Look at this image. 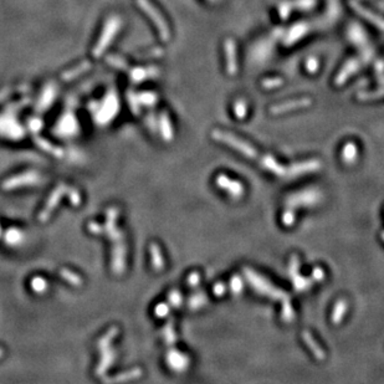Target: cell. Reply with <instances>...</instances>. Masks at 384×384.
Segmentation results:
<instances>
[{
	"label": "cell",
	"mask_w": 384,
	"mask_h": 384,
	"mask_svg": "<svg viewBox=\"0 0 384 384\" xmlns=\"http://www.w3.org/2000/svg\"><path fill=\"white\" fill-rule=\"evenodd\" d=\"M137 3H138L140 9L150 16L151 20H152L154 25L157 26L162 40H163V41H168L170 39V30L168 23L166 21L164 16L162 15L161 13H159V10L157 9L153 4H151L148 0H137Z\"/></svg>",
	"instance_id": "2"
},
{
	"label": "cell",
	"mask_w": 384,
	"mask_h": 384,
	"mask_svg": "<svg viewBox=\"0 0 384 384\" xmlns=\"http://www.w3.org/2000/svg\"><path fill=\"white\" fill-rule=\"evenodd\" d=\"M380 236H382V240L384 242V231H382V234H380Z\"/></svg>",
	"instance_id": "35"
},
{
	"label": "cell",
	"mask_w": 384,
	"mask_h": 384,
	"mask_svg": "<svg viewBox=\"0 0 384 384\" xmlns=\"http://www.w3.org/2000/svg\"><path fill=\"white\" fill-rule=\"evenodd\" d=\"M169 299H170V301L173 302V305H177V306L180 304V301H182V297H180V294H179V292H178L177 297H175L174 292H173V294H170V297H169ZM177 306H175V307H177Z\"/></svg>",
	"instance_id": "33"
},
{
	"label": "cell",
	"mask_w": 384,
	"mask_h": 384,
	"mask_svg": "<svg viewBox=\"0 0 384 384\" xmlns=\"http://www.w3.org/2000/svg\"><path fill=\"white\" fill-rule=\"evenodd\" d=\"M282 317L285 321H291L292 318H294V310H292L291 305L289 304V302H287V305H285V306H283Z\"/></svg>",
	"instance_id": "28"
},
{
	"label": "cell",
	"mask_w": 384,
	"mask_h": 384,
	"mask_svg": "<svg viewBox=\"0 0 384 384\" xmlns=\"http://www.w3.org/2000/svg\"><path fill=\"white\" fill-rule=\"evenodd\" d=\"M224 53H225V70L230 76L237 74V58H236V45L232 39L225 40L224 42Z\"/></svg>",
	"instance_id": "4"
},
{
	"label": "cell",
	"mask_w": 384,
	"mask_h": 384,
	"mask_svg": "<svg viewBox=\"0 0 384 384\" xmlns=\"http://www.w3.org/2000/svg\"><path fill=\"white\" fill-rule=\"evenodd\" d=\"M91 67V64L88 61H85L82 62V64H80L78 66L75 67V69L70 70V71H66L64 75H62V80L64 81H70V80H74L75 77L80 76V75H82L83 72H86L87 70H90Z\"/></svg>",
	"instance_id": "15"
},
{
	"label": "cell",
	"mask_w": 384,
	"mask_h": 384,
	"mask_svg": "<svg viewBox=\"0 0 384 384\" xmlns=\"http://www.w3.org/2000/svg\"><path fill=\"white\" fill-rule=\"evenodd\" d=\"M351 5H352L353 9L356 10V12L358 13L359 15L363 16V19H366V20H368L370 24H373V25H377L378 28L384 30V20L383 19H380L379 16L375 15L374 13H372L370 10L366 9L364 7H362V5L358 4V3L351 2Z\"/></svg>",
	"instance_id": "10"
},
{
	"label": "cell",
	"mask_w": 384,
	"mask_h": 384,
	"mask_svg": "<svg viewBox=\"0 0 384 384\" xmlns=\"http://www.w3.org/2000/svg\"><path fill=\"white\" fill-rule=\"evenodd\" d=\"M230 289L234 295H239L243 290V281L239 276H234L230 281Z\"/></svg>",
	"instance_id": "23"
},
{
	"label": "cell",
	"mask_w": 384,
	"mask_h": 384,
	"mask_svg": "<svg viewBox=\"0 0 384 384\" xmlns=\"http://www.w3.org/2000/svg\"><path fill=\"white\" fill-rule=\"evenodd\" d=\"M121 28V20L118 19V16L116 18V16H112V18H110L108 20L106 21V25H105V29L104 31H102L101 34V37H100L99 42L96 44V46H94L92 54L94 58H100V56L104 54V51L106 50V47L110 45V42L112 41L113 37H115V35L117 34L118 30H120Z\"/></svg>",
	"instance_id": "3"
},
{
	"label": "cell",
	"mask_w": 384,
	"mask_h": 384,
	"mask_svg": "<svg viewBox=\"0 0 384 384\" xmlns=\"http://www.w3.org/2000/svg\"><path fill=\"white\" fill-rule=\"evenodd\" d=\"M258 161L260 162V164L264 167L265 169L270 170L271 173H274V174H276V175H280V177H285L286 173H287V169H286L283 166H281V164H278V162L276 161V159L272 158L271 156H262L261 158L260 157H258Z\"/></svg>",
	"instance_id": "9"
},
{
	"label": "cell",
	"mask_w": 384,
	"mask_h": 384,
	"mask_svg": "<svg viewBox=\"0 0 384 384\" xmlns=\"http://www.w3.org/2000/svg\"><path fill=\"white\" fill-rule=\"evenodd\" d=\"M318 67H320V62L316 58H310L306 61V70L310 74H315L318 71Z\"/></svg>",
	"instance_id": "26"
},
{
	"label": "cell",
	"mask_w": 384,
	"mask_h": 384,
	"mask_svg": "<svg viewBox=\"0 0 384 384\" xmlns=\"http://www.w3.org/2000/svg\"><path fill=\"white\" fill-rule=\"evenodd\" d=\"M199 280H200V276L198 272H193V274H191L188 278V283L191 286H196V285H198Z\"/></svg>",
	"instance_id": "31"
},
{
	"label": "cell",
	"mask_w": 384,
	"mask_h": 384,
	"mask_svg": "<svg viewBox=\"0 0 384 384\" xmlns=\"http://www.w3.org/2000/svg\"><path fill=\"white\" fill-rule=\"evenodd\" d=\"M358 70H359L358 60H356V59L348 60L345 64V66H343L342 69L340 70V72H338L336 80H334V83H336V85H338V86L343 85V83H345L346 81L348 80V78L352 76L354 72L358 71Z\"/></svg>",
	"instance_id": "8"
},
{
	"label": "cell",
	"mask_w": 384,
	"mask_h": 384,
	"mask_svg": "<svg viewBox=\"0 0 384 384\" xmlns=\"http://www.w3.org/2000/svg\"><path fill=\"white\" fill-rule=\"evenodd\" d=\"M292 280H294L295 287H296L299 291L307 290V289H310L311 285H312V282H311L310 280H307V278H304V277H300L299 275L292 277Z\"/></svg>",
	"instance_id": "19"
},
{
	"label": "cell",
	"mask_w": 384,
	"mask_h": 384,
	"mask_svg": "<svg viewBox=\"0 0 384 384\" xmlns=\"http://www.w3.org/2000/svg\"><path fill=\"white\" fill-rule=\"evenodd\" d=\"M209 2H212V3H219V2H220V0H209Z\"/></svg>",
	"instance_id": "34"
},
{
	"label": "cell",
	"mask_w": 384,
	"mask_h": 384,
	"mask_svg": "<svg viewBox=\"0 0 384 384\" xmlns=\"http://www.w3.org/2000/svg\"><path fill=\"white\" fill-rule=\"evenodd\" d=\"M299 266H300L299 258H297L296 255H294L291 258V262H290V275H291V277L296 276L297 272H299Z\"/></svg>",
	"instance_id": "27"
},
{
	"label": "cell",
	"mask_w": 384,
	"mask_h": 384,
	"mask_svg": "<svg viewBox=\"0 0 384 384\" xmlns=\"http://www.w3.org/2000/svg\"><path fill=\"white\" fill-rule=\"evenodd\" d=\"M307 32V25L306 24H297V25L292 26L291 30L289 31V34L285 37V44L286 45H292L294 42L299 41L302 36Z\"/></svg>",
	"instance_id": "11"
},
{
	"label": "cell",
	"mask_w": 384,
	"mask_h": 384,
	"mask_svg": "<svg viewBox=\"0 0 384 384\" xmlns=\"http://www.w3.org/2000/svg\"><path fill=\"white\" fill-rule=\"evenodd\" d=\"M215 182L221 189L228 190V193L230 194L231 198H240V197L244 194V185H243L239 180H231L228 175L219 174Z\"/></svg>",
	"instance_id": "5"
},
{
	"label": "cell",
	"mask_w": 384,
	"mask_h": 384,
	"mask_svg": "<svg viewBox=\"0 0 384 384\" xmlns=\"http://www.w3.org/2000/svg\"><path fill=\"white\" fill-rule=\"evenodd\" d=\"M315 4H316V0H297L295 4H292V8L297 7L301 10H308V9H311V8L315 7Z\"/></svg>",
	"instance_id": "24"
},
{
	"label": "cell",
	"mask_w": 384,
	"mask_h": 384,
	"mask_svg": "<svg viewBox=\"0 0 384 384\" xmlns=\"http://www.w3.org/2000/svg\"><path fill=\"white\" fill-rule=\"evenodd\" d=\"M213 291H214V294L216 295V296H223V295L225 294V291H226L225 283H223V282L216 283V285L214 286V290Z\"/></svg>",
	"instance_id": "29"
},
{
	"label": "cell",
	"mask_w": 384,
	"mask_h": 384,
	"mask_svg": "<svg viewBox=\"0 0 384 384\" xmlns=\"http://www.w3.org/2000/svg\"><path fill=\"white\" fill-rule=\"evenodd\" d=\"M342 161L347 164H352L357 161V157H358V147L354 142H347L343 146L342 153Z\"/></svg>",
	"instance_id": "12"
},
{
	"label": "cell",
	"mask_w": 384,
	"mask_h": 384,
	"mask_svg": "<svg viewBox=\"0 0 384 384\" xmlns=\"http://www.w3.org/2000/svg\"><path fill=\"white\" fill-rule=\"evenodd\" d=\"M348 308V302L346 300H340L337 302L336 306H334L333 311H332V322L333 323H340L343 320V316L347 312Z\"/></svg>",
	"instance_id": "16"
},
{
	"label": "cell",
	"mask_w": 384,
	"mask_h": 384,
	"mask_svg": "<svg viewBox=\"0 0 384 384\" xmlns=\"http://www.w3.org/2000/svg\"><path fill=\"white\" fill-rule=\"evenodd\" d=\"M248 113V104L244 100H237L234 104V115L237 118H244Z\"/></svg>",
	"instance_id": "18"
},
{
	"label": "cell",
	"mask_w": 384,
	"mask_h": 384,
	"mask_svg": "<svg viewBox=\"0 0 384 384\" xmlns=\"http://www.w3.org/2000/svg\"><path fill=\"white\" fill-rule=\"evenodd\" d=\"M283 80L280 77H272V78H266V80L262 81V86L264 88H276L278 86L282 85Z\"/></svg>",
	"instance_id": "21"
},
{
	"label": "cell",
	"mask_w": 384,
	"mask_h": 384,
	"mask_svg": "<svg viewBox=\"0 0 384 384\" xmlns=\"http://www.w3.org/2000/svg\"><path fill=\"white\" fill-rule=\"evenodd\" d=\"M152 254H153V264L156 269H162L163 267V259H162L159 249L156 245H152Z\"/></svg>",
	"instance_id": "22"
},
{
	"label": "cell",
	"mask_w": 384,
	"mask_h": 384,
	"mask_svg": "<svg viewBox=\"0 0 384 384\" xmlns=\"http://www.w3.org/2000/svg\"><path fill=\"white\" fill-rule=\"evenodd\" d=\"M158 75V70L156 69H150V70H143V69H137L132 72L131 77L134 82H139V81L146 80V78H150V76H156Z\"/></svg>",
	"instance_id": "17"
},
{
	"label": "cell",
	"mask_w": 384,
	"mask_h": 384,
	"mask_svg": "<svg viewBox=\"0 0 384 384\" xmlns=\"http://www.w3.org/2000/svg\"><path fill=\"white\" fill-rule=\"evenodd\" d=\"M302 338H304V341H305V342H306V345L308 346V348H310L311 352L315 354L316 358H317V359H323L324 358L323 351L321 350L320 346L317 345V342H316V341L313 340L312 334H311L310 332L305 331L304 333H302Z\"/></svg>",
	"instance_id": "13"
},
{
	"label": "cell",
	"mask_w": 384,
	"mask_h": 384,
	"mask_svg": "<svg viewBox=\"0 0 384 384\" xmlns=\"http://www.w3.org/2000/svg\"><path fill=\"white\" fill-rule=\"evenodd\" d=\"M312 276H313V280H316V281L323 280L324 271L322 269H321V267H316V269L313 270V272H312Z\"/></svg>",
	"instance_id": "30"
},
{
	"label": "cell",
	"mask_w": 384,
	"mask_h": 384,
	"mask_svg": "<svg viewBox=\"0 0 384 384\" xmlns=\"http://www.w3.org/2000/svg\"><path fill=\"white\" fill-rule=\"evenodd\" d=\"M167 312H168V307H167L166 305H159V306L156 308V313H158L159 317H163L164 313Z\"/></svg>",
	"instance_id": "32"
},
{
	"label": "cell",
	"mask_w": 384,
	"mask_h": 384,
	"mask_svg": "<svg viewBox=\"0 0 384 384\" xmlns=\"http://www.w3.org/2000/svg\"><path fill=\"white\" fill-rule=\"evenodd\" d=\"M161 132L162 136L166 140H172L173 139V128L172 123H170L168 113L162 112L161 115Z\"/></svg>",
	"instance_id": "14"
},
{
	"label": "cell",
	"mask_w": 384,
	"mask_h": 384,
	"mask_svg": "<svg viewBox=\"0 0 384 384\" xmlns=\"http://www.w3.org/2000/svg\"><path fill=\"white\" fill-rule=\"evenodd\" d=\"M106 61L108 62V64L113 65V66L118 67V69L121 70H126L128 69V65L126 64V61H123L122 59L118 58V56H113V55H110L108 58H106Z\"/></svg>",
	"instance_id": "20"
},
{
	"label": "cell",
	"mask_w": 384,
	"mask_h": 384,
	"mask_svg": "<svg viewBox=\"0 0 384 384\" xmlns=\"http://www.w3.org/2000/svg\"><path fill=\"white\" fill-rule=\"evenodd\" d=\"M295 220H296V215H295V212L292 209H287L282 214V223L286 226H291L295 223Z\"/></svg>",
	"instance_id": "25"
},
{
	"label": "cell",
	"mask_w": 384,
	"mask_h": 384,
	"mask_svg": "<svg viewBox=\"0 0 384 384\" xmlns=\"http://www.w3.org/2000/svg\"><path fill=\"white\" fill-rule=\"evenodd\" d=\"M312 104L310 99H300V100H292V101L282 102V104L275 105L270 108V112L272 115H282L286 112H292V111L300 110V108L308 107Z\"/></svg>",
	"instance_id": "6"
},
{
	"label": "cell",
	"mask_w": 384,
	"mask_h": 384,
	"mask_svg": "<svg viewBox=\"0 0 384 384\" xmlns=\"http://www.w3.org/2000/svg\"><path fill=\"white\" fill-rule=\"evenodd\" d=\"M212 136H213V138L219 140V142L225 143V145L230 146L231 148H234L235 151L242 153L243 156L246 157V158L258 159V156H259L258 151H256L254 147H251V146L249 145V143H246L245 140L240 139L239 137L234 136L232 133L215 129V131H213Z\"/></svg>",
	"instance_id": "1"
},
{
	"label": "cell",
	"mask_w": 384,
	"mask_h": 384,
	"mask_svg": "<svg viewBox=\"0 0 384 384\" xmlns=\"http://www.w3.org/2000/svg\"><path fill=\"white\" fill-rule=\"evenodd\" d=\"M321 168V163L317 159H310L306 162H300L297 164H292L290 168L287 169L286 175L289 177H300V175L307 174V173H312L315 170Z\"/></svg>",
	"instance_id": "7"
}]
</instances>
